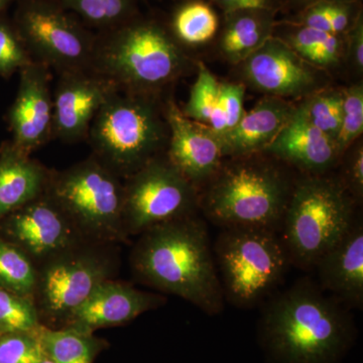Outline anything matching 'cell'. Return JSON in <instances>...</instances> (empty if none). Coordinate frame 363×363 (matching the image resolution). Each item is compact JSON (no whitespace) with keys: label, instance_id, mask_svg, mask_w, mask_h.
Instances as JSON below:
<instances>
[{"label":"cell","instance_id":"cell-21","mask_svg":"<svg viewBox=\"0 0 363 363\" xmlns=\"http://www.w3.org/2000/svg\"><path fill=\"white\" fill-rule=\"evenodd\" d=\"M50 169L7 140L0 147V222L45 193Z\"/></svg>","mask_w":363,"mask_h":363},{"label":"cell","instance_id":"cell-9","mask_svg":"<svg viewBox=\"0 0 363 363\" xmlns=\"http://www.w3.org/2000/svg\"><path fill=\"white\" fill-rule=\"evenodd\" d=\"M113 245L79 243L38 267L33 302L40 319L66 324L100 284L118 269Z\"/></svg>","mask_w":363,"mask_h":363},{"label":"cell","instance_id":"cell-2","mask_svg":"<svg viewBox=\"0 0 363 363\" xmlns=\"http://www.w3.org/2000/svg\"><path fill=\"white\" fill-rule=\"evenodd\" d=\"M140 236L130 255L136 278L210 316L223 311L225 298L204 222L192 215L152 227Z\"/></svg>","mask_w":363,"mask_h":363},{"label":"cell","instance_id":"cell-1","mask_svg":"<svg viewBox=\"0 0 363 363\" xmlns=\"http://www.w3.org/2000/svg\"><path fill=\"white\" fill-rule=\"evenodd\" d=\"M259 334L272 363H339L357 331L342 303L301 279L267 303Z\"/></svg>","mask_w":363,"mask_h":363},{"label":"cell","instance_id":"cell-40","mask_svg":"<svg viewBox=\"0 0 363 363\" xmlns=\"http://www.w3.org/2000/svg\"><path fill=\"white\" fill-rule=\"evenodd\" d=\"M14 0H0V16L6 13L9 7L13 4Z\"/></svg>","mask_w":363,"mask_h":363},{"label":"cell","instance_id":"cell-33","mask_svg":"<svg viewBox=\"0 0 363 363\" xmlns=\"http://www.w3.org/2000/svg\"><path fill=\"white\" fill-rule=\"evenodd\" d=\"M344 155H346V157L343 164L342 177L338 179L355 203L362 202L363 196L362 143H355L344 152Z\"/></svg>","mask_w":363,"mask_h":363},{"label":"cell","instance_id":"cell-15","mask_svg":"<svg viewBox=\"0 0 363 363\" xmlns=\"http://www.w3.org/2000/svg\"><path fill=\"white\" fill-rule=\"evenodd\" d=\"M116 90L111 81L91 69L60 74L52 93V138L68 143L87 140L93 119Z\"/></svg>","mask_w":363,"mask_h":363},{"label":"cell","instance_id":"cell-17","mask_svg":"<svg viewBox=\"0 0 363 363\" xmlns=\"http://www.w3.org/2000/svg\"><path fill=\"white\" fill-rule=\"evenodd\" d=\"M164 304V298L143 292L128 284L107 279L72 314L65 327L92 333L98 328L118 326Z\"/></svg>","mask_w":363,"mask_h":363},{"label":"cell","instance_id":"cell-13","mask_svg":"<svg viewBox=\"0 0 363 363\" xmlns=\"http://www.w3.org/2000/svg\"><path fill=\"white\" fill-rule=\"evenodd\" d=\"M240 65L247 84L267 96L303 99L327 87L326 72L310 65L276 35Z\"/></svg>","mask_w":363,"mask_h":363},{"label":"cell","instance_id":"cell-7","mask_svg":"<svg viewBox=\"0 0 363 363\" xmlns=\"http://www.w3.org/2000/svg\"><path fill=\"white\" fill-rule=\"evenodd\" d=\"M45 192L83 240L100 245L128 240L123 180L93 155L64 171H50Z\"/></svg>","mask_w":363,"mask_h":363},{"label":"cell","instance_id":"cell-30","mask_svg":"<svg viewBox=\"0 0 363 363\" xmlns=\"http://www.w3.org/2000/svg\"><path fill=\"white\" fill-rule=\"evenodd\" d=\"M33 61L13 18L0 16V77H13Z\"/></svg>","mask_w":363,"mask_h":363},{"label":"cell","instance_id":"cell-35","mask_svg":"<svg viewBox=\"0 0 363 363\" xmlns=\"http://www.w3.org/2000/svg\"><path fill=\"white\" fill-rule=\"evenodd\" d=\"M332 33L345 35L362 13L357 9V2H325Z\"/></svg>","mask_w":363,"mask_h":363},{"label":"cell","instance_id":"cell-22","mask_svg":"<svg viewBox=\"0 0 363 363\" xmlns=\"http://www.w3.org/2000/svg\"><path fill=\"white\" fill-rule=\"evenodd\" d=\"M225 16L219 50L223 58L233 65L242 63L274 35L272 9H241Z\"/></svg>","mask_w":363,"mask_h":363},{"label":"cell","instance_id":"cell-24","mask_svg":"<svg viewBox=\"0 0 363 363\" xmlns=\"http://www.w3.org/2000/svg\"><path fill=\"white\" fill-rule=\"evenodd\" d=\"M38 336L45 357L56 363H92L100 350V342L92 333L70 327L51 329L40 325Z\"/></svg>","mask_w":363,"mask_h":363},{"label":"cell","instance_id":"cell-37","mask_svg":"<svg viewBox=\"0 0 363 363\" xmlns=\"http://www.w3.org/2000/svg\"><path fill=\"white\" fill-rule=\"evenodd\" d=\"M294 23L322 30V32L332 33L330 21H329L325 2H318L303 9L298 21Z\"/></svg>","mask_w":363,"mask_h":363},{"label":"cell","instance_id":"cell-27","mask_svg":"<svg viewBox=\"0 0 363 363\" xmlns=\"http://www.w3.org/2000/svg\"><path fill=\"white\" fill-rule=\"evenodd\" d=\"M37 281L35 262L0 235V289L33 300Z\"/></svg>","mask_w":363,"mask_h":363},{"label":"cell","instance_id":"cell-41","mask_svg":"<svg viewBox=\"0 0 363 363\" xmlns=\"http://www.w3.org/2000/svg\"><path fill=\"white\" fill-rule=\"evenodd\" d=\"M39 363H56V362H52V359H50V358H49V357H45H45H44V358H43V359H42V360H40V362Z\"/></svg>","mask_w":363,"mask_h":363},{"label":"cell","instance_id":"cell-32","mask_svg":"<svg viewBox=\"0 0 363 363\" xmlns=\"http://www.w3.org/2000/svg\"><path fill=\"white\" fill-rule=\"evenodd\" d=\"M44 357L38 329L0 335V363H39Z\"/></svg>","mask_w":363,"mask_h":363},{"label":"cell","instance_id":"cell-20","mask_svg":"<svg viewBox=\"0 0 363 363\" xmlns=\"http://www.w3.org/2000/svg\"><path fill=\"white\" fill-rule=\"evenodd\" d=\"M283 98L266 96L231 130L219 135L224 157L264 152L286 125L295 111Z\"/></svg>","mask_w":363,"mask_h":363},{"label":"cell","instance_id":"cell-38","mask_svg":"<svg viewBox=\"0 0 363 363\" xmlns=\"http://www.w3.org/2000/svg\"><path fill=\"white\" fill-rule=\"evenodd\" d=\"M224 13L241 11V9H271L269 0H212Z\"/></svg>","mask_w":363,"mask_h":363},{"label":"cell","instance_id":"cell-29","mask_svg":"<svg viewBox=\"0 0 363 363\" xmlns=\"http://www.w3.org/2000/svg\"><path fill=\"white\" fill-rule=\"evenodd\" d=\"M40 325L33 298L0 289V335L35 331Z\"/></svg>","mask_w":363,"mask_h":363},{"label":"cell","instance_id":"cell-8","mask_svg":"<svg viewBox=\"0 0 363 363\" xmlns=\"http://www.w3.org/2000/svg\"><path fill=\"white\" fill-rule=\"evenodd\" d=\"M224 298L238 308L259 304L278 288L291 260L278 231L225 227L215 243Z\"/></svg>","mask_w":363,"mask_h":363},{"label":"cell","instance_id":"cell-28","mask_svg":"<svg viewBox=\"0 0 363 363\" xmlns=\"http://www.w3.org/2000/svg\"><path fill=\"white\" fill-rule=\"evenodd\" d=\"M297 107L315 128L336 143L342 119L341 90L322 88L303 98Z\"/></svg>","mask_w":363,"mask_h":363},{"label":"cell","instance_id":"cell-31","mask_svg":"<svg viewBox=\"0 0 363 363\" xmlns=\"http://www.w3.org/2000/svg\"><path fill=\"white\" fill-rule=\"evenodd\" d=\"M342 92V119L336 140L339 154L342 157L351 145L362 138L363 133V85L355 83L341 90Z\"/></svg>","mask_w":363,"mask_h":363},{"label":"cell","instance_id":"cell-10","mask_svg":"<svg viewBox=\"0 0 363 363\" xmlns=\"http://www.w3.org/2000/svg\"><path fill=\"white\" fill-rule=\"evenodd\" d=\"M13 21L33 61L58 75L91 69L96 35L58 0H16Z\"/></svg>","mask_w":363,"mask_h":363},{"label":"cell","instance_id":"cell-19","mask_svg":"<svg viewBox=\"0 0 363 363\" xmlns=\"http://www.w3.org/2000/svg\"><path fill=\"white\" fill-rule=\"evenodd\" d=\"M314 269L320 288L347 307L363 304V225L354 223L335 247L325 253Z\"/></svg>","mask_w":363,"mask_h":363},{"label":"cell","instance_id":"cell-16","mask_svg":"<svg viewBox=\"0 0 363 363\" xmlns=\"http://www.w3.org/2000/svg\"><path fill=\"white\" fill-rule=\"evenodd\" d=\"M169 126L166 157L196 188L206 185L223 164L219 135L205 124L184 116L173 99L164 104Z\"/></svg>","mask_w":363,"mask_h":363},{"label":"cell","instance_id":"cell-3","mask_svg":"<svg viewBox=\"0 0 363 363\" xmlns=\"http://www.w3.org/2000/svg\"><path fill=\"white\" fill-rule=\"evenodd\" d=\"M192 61L166 28L135 18L96 35L91 70L117 89L160 95L185 75Z\"/></svg>","mask_w":363,"mask_h":363},{"label":"cell","instance_id":"cell-18","mask_svg":"<svg viewBox=\"0 0 363 363\" xmlns=\"http://www.w3.org/2000/svg\"><path fill=\"white\" fill-rule=\"evenodd\" d=\"M264 152L308 176L326 175L342 157L336 143L315 128L297 106Z\"/></svg>","mask_w":363,"mask_h":363},{"label":"cell","instance_id":"cell-12","mask_svg":"<svg viewBox=\"0 0 363 363\" xmlns=\"http://www.w3.org/2000/svg\"><path fill=\"white\" fill-rule=\"evenodd\" d=\"M0 235L23 250L37 267L86 241L45 192L4 217Z\"/></svg>","mask_w":363,"mask_h":363},{"label":"cell","instance_id":"cell-26","mask_svg":"<svg viewBox=\"0 0 363 363\" xmlns=\"http://www.w3.org/2000/svg\"><path fill=\"white\" fill-rule=\"evenodd\" d=\"M87 28L100 33L112 30L138 16L135 0H58Z\"/></svg>","mask_w":363,"mask_h":363},{"label":"cell","instance_id":"cell-36","mask_svg":"<svg viewBox=\"0 0 363 363\" xmlns=\"http://www.w3.org/2000/svg\"><path fill=\"white\" fill-rule=\"evenodd\" d=\"M345 62L359 75L363 72V18L358 14L353 26L345 35Z\"/></svg>","mask_w":363,"mask_h":363},{"label":"cell","instance_id":"cell-5","mask_svg":"<svg viewBox=\"0 0 363 363\" xmlns=\"http://www.w3.org/2000/svg\"><path fill=\"white\" fill-rule=\"evenodd\" d=\"M86 140L93 156L124 180L166 152L164 104L160 95L117 89L93 119Z\"/></svg>","mask_w":363,"mask_h":363},{"label":"cell","instance_id":"cell-11","mask_svg":"<svg viewBox=\"0 0 363 363\" xmlns=\"http://www.w3.org/2000/svg\"><path fill=\"white\" fill-rule=\"evenodd\" d=\"M123 223L128 236L199 209L198 189L172 164L166 155L150 160L123 180Z\"/></svg>","mask_w":363,"mask_h":363},{"label":"cell","instance_id":"cell-4","mask_svg":"<svg viewBox=\"0 0 363 363\" xmlns=\"http://www.w3.org/2000/svg\"><path fill=\"white\" fill-rule=\"evenodd\" d=\"M259 154L230 157L205 185L199 208L213 223L281 230L295 184Z\"/></svg>","mask_w":363,"mask_h":363},{"label":"cell","instance_id":"cell-23","mask_svg":"<svg viewBox=\"0 0 363 363\" xmlns=\"http://www.w3.org/2000/svg\"><path fill=\"white\" fill-rule=\"evenodd\" d=\"M197 67V78L191 88L187 104L181 111L191 121L205 124L220 135L226 131L220 98L221 81L202 62Z\"/></svg>","mask_w":363,"mask_h":363},{"label":"cell","instance_id":"cell-14","mask_svg":"<svg viewBox=\"0 0 363 363\" xmlns=\"http://www.w3.org/2000/svg\"><path fill=\"white\" fill-rule=\"evenodd\" d=\"M20 83L7 112L11 143L30 155L52 140L54 100L51 69L33 61L20 71Z\"/></svg>","mask_w":363,"mask_h":363},{"label":"cell","instance_id":"cell-39","mask_svg":"<svg viewBox=\"0 0 363 363\" xmlns=\"http://www.w3.org/2000/svg\"><path fill=\"white\" fill-rule=\"evenodd\" d=\"M294 1L305 9V7L318 4V2H357L358 0H294Z\"/></svg>","mask_w":363,"mask_h":363},{"label":"cell","instance_id":"cell-6","mask_svg":"<svg viewBox=\"0 0 363 363\" xmlns=\"http://www.w3.org/2000/svg\"><path fill=\"white\" fill-rule=\"evenodd\" d=\"M355 203L338 178L306 176L294 185L281 223L291 262L314 269L354 223Z\"/></svg>","mask_w":363,"mask_h":363},{"label":"cell","instance_id":"cell-34","mask_svg":"<svg viewBox=\"0 0 363 363\" xmlns=\"http://www.w3.org/2000/svg\"><path fill=\"white\" fill-rule=\"evenodd\" d=\"M245 86L242 83L220 82L221 105L226 119V131L234 128L245 116Z\"/></svg>","mask_w":363,"mask_h":363},{"label":"cell","instance_id":"cell-25","mask_svg":"<svg viewBox=\"0 0 363 363\" xmlns=\"http://www.w3.org/2000/svg\"><path fill=\"white\" fill-rule=\"evenodd\" d=\"M218 26L211 6L202 0H191L176 9L169 30L182 47H196L213 39Z\"/></svg>","mask_w":363,"mask_h":363}]
</instances>
